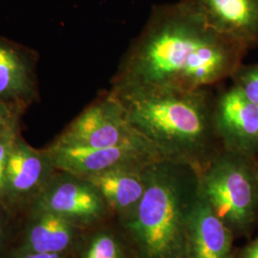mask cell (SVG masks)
Wrapping results in <instances>:
<instances>
[{"label": "cell", "mask_w": 258, "mask_h": 258, "mask_svg": "<svg viewBox=\"0 0 258 258\" xmlns=\"http://www.w3.org/2000/svg\"><path fill=\"white\" fill-rule=\"evenodd\" d=\"M248 48L223 37L178 1L155 5L111 81L114 91H194L231 79Z\"/></svg>", "instance_id": "obj_1"}, {"label": "cell", "mask_w": 258, "mask_h": 258, "mask_svg": "<svg viewBox=\"0 0 258 258\" xmlns=\"http://www.w3.org/2000/svg\"><path fill=\"white\" fill-rule=\"evenodd\" d=\"M109 91L124 107L132 126L163 158L200 170L223 149L213 126L212 88Z\"/></svg>", "instance_id": "obj_2"}, {"label": "cell", "mask_w": 258, "mask_h": 258, "mask_svg": "<svg viewBox=\"0 0 258 258\" xmlns=\"http://www.w3.org/2000/svg\"><path fill=\"white\" fill-rule=\"evenodd\" d=\"M146 189L124 215L138 258H186V233L199 198V169L161 158L145 168Z\"/></svg>", "instance_id": "obj_3"}, {"label": "cell", "mask_w": 258, "mask_h": 258, "mask_svg": "<svg viewBox=\"0 0 258 258\" xmlns=\"http://www.w3.org/2000/svg\"><path fill=\"white\" fill-rule=\"evenodd\" d=\"M256 160L222 149L199 170V194L234 236H246L258 219Z\"/></svg>", "instance_id": "obj_4"}, {"label": "cell", "mask_w": 258, "mask_h": 258, "mask_svg": "<svg viewBox=\"0 0 258 258\" xmlns=\"http://www.w3.org/2000/svg\"><path fill=\"white\" fill-rule=\"evenodd\" d=\"M146 141L148 140L129 122L120 101L107 91L90 103L54 143L70 147L104 148Z\"/></svg>", "instance_id": "obj_5"}, {"label": "cell", "mask_w": 258, "mask_h": 258, "mask_svg": "<svg viewBox=\"0 0 258 258\" xmlns=\"http://www.w3.org/2000/svg\"><path fill=\"white\" fill-rule=\"evenodd\" d=\"M44 152L56 171L83 178L118 167L143 168L163 158L148 141L104 148L70 147L53 143Z\"/></svg>", "instance_id": "obj_6"}, {"label": "cell", "mask_w": 258, "mask_h": 258, "mask_svg": "<svg viewBox=\"0 0 258 258\" xmlns=\"http://www.w3.org/2000/svg\"><path fill=\"white\" fill-rule=\"evenodd\" d=\"M213 126L223 149L257 159L258 107L234 85L215 96Z\"/></svg>", "instance_id": "obj_7"}, {"label": "cell", "mask_w": 258, "mask_h": 258, "mask_svg": "<svg viewBox=\"0 0 258 258\" xmlns=\"http://www.w3.org/2000/svg\"><path fill=\"white\" fill-rule=\"evenodd\" d=\"M57 172L39 190L38 209L63 216L76 224L100 219L106 204L98 189L85 178Z\"/></svg>", "instance_id": "obj_8"}, {"label": "cell", "mask_w": 258, "mask_h": 258, "mask_svg": "<svg viewBox=\"0 0 258 258\" xmlns=\"http://www.w3.org/2000/svg\"><path fill=\"white\" fill-rule=\"evenodd\" d=\"M206 26L247 47L258 44V0H180Z\"/></svg>", "instance_id": "obj_9"}, {"label": "cell", "mask_w": 258, "mask_h": 258, "mask_svg": "<svg viewBox=\"0 0 258 258\" xmlns=\"http://www.w3.org/2000/svg\"><path fill=\"white\" fill-rule=\"evenodd\" d=\"M37 96L32 56L21 47L0 37V102L24 111Z\"/></svg>", "instance_id": "obj_10"}, {"label": "cell", "mask_w": 258, "mask_h": 258, "mask_svg": "<svg viewBox=\"0 0 258 258\" xmlns=\"http://www.w3.org/2000/svg\"><path fill=\"white\" fill-rule=\"evenodd\" d=\"M234 234L199 194L186 233V258H231Z\"/></svg>", "instance_id": "obj_11"}, {"label": "cell", "mask_w": 258, "mask_h": 258, "mask_svg": "<svg viewBox=\"0 0 258 258\" xmlns=\"http://www.w3.org/2000/svg\"><path fill=\"white\" fill-rule=\"evenodd\" d=\"M56 171L44 150L30 147L19 135L10 151L6 195H24L41 189Z\"/></svg>", "instance_id": "obj_12"}, {"label": "cell", "mask_w": 258, "mask_h": 258, "mask_svg": "<svg viewBox=\"0 0 258 258\" xmlns=\"http://www.w3.org/2000/svg\"><path fill=\"white\" fill-rule=\"evenodd\" d=\"M146 167H118L85 179L98 189L106 205L125 215L137 206L144 195Z\"/></svg>", "instance_id": "obj_13"}, {"label": "cell", "mask_w": 258, "mask_h": 258, "mask_svg": "<svg viewBox=\"0 0 258 258\" xmlns=\"http://www.w3.org/2000/svg\"><path fill=\"white\" fill-rule=\"evenodd\" d=\"M76 225L63 216L38 209L26 234L23 251L62 253L73 243Z\"/></svg>", "instance_id": "obj_14"}, {"label": "cell", "mask_w": 258, "mask_h": 258, "mask_svg": "<svg viewBox=\"0 0 258 258\" xmlns=\"http://www.w3.org/2000/svg\"><path fill=\"white\" fill-rule=\"evenodd\" d=\"M82 258H124L120 241L109 232H100L90 240Z\"/></svg>", "instance_id": "obj_15"}, {"label": "cell", "mask_w": 258, "mask_h": 258, "mask_svg": "<svg viewBox=\"0 0 258 258\" xmlns=\"http://www.w3.org/2000/svg\"><path fill=\"white\" fill-rule=\"evenodd\" d=\"M231 80L232 85L258 107V63H242L232 74Z\"/></svg>", "instance_id": "obj_16"}, {"label": "cell", "mask_w": 258, "mask_h": 258, "mask_svg": "<svg viewBox=\"0 0 258 258\" xmlns=\"http://www.w3.org/2000/svg\"><path fill=\"white\" fill-rule=\"evenodd\" d=\"M19 135V124L10 129L0 141V198L6 196V168L10 151Z\"/></svg>", "instance_id": "obj_17"}, {"label": "cell", "mask_w": 258, "mask_h": 258, "mask_svg": "<svg viewBox=\"0 0 258 258\" xmlns=\"http://www.w3.org/2000/svg\"><path fill=\"white\" fill-rule=\"evenodd\" d=\"M23 110L0 102V141L10 129L19 124Z\"/></svg>", "instance_id": "obj_18"}, {"label": "cell", "mask_w": 258, "mask_h": 258, "mask_svg": "<svg viewBox=\"0 0 258 258\" xmlns=\"http://www.w3.org/2000/svg\"><path fill=\"white\" fill-rule=\"evenodd\" d=\"M238 258H258V236L243 249Z\"/></svg>", "instance_id": "obj_19"}, {"label": "cell", "mask_w": 258, "mask_h": 258, "mask_svg": "<svg viewBox=\"0 0 258 258\" xmlns=\"http://www.w3.org/2000/svg\"><path fill=\"white\" fill-rule=\"evenodd\" d=\"M19 258H63L62 253L56 252H34V251H23Z\"/></svg>", "instance_id": "obj_20"}, {"label": "cell", "mask_w": 258, "mask_h": 258, "mask_svg": "<svg viewBox=\"0 0 258 258\" xmlns=\"http://www.w3.org/2000/svg\"><path fill=\"white\" fill-rule=\"evenodd\" d=\"M256 190H257L258 199V162L256 163Z\"/></svg>", "instance_id": "obj_21"}, {"label": "cell", "mask_w": 258, "mask_h": 258, "mask_svg": "<svg viewBox=\"0 0 258 258\" xmlns=\"http://www.w3.org/2000/svg\"><path fill=\"white\" fill-rule=\"evenodd\" d=\"M1 237H2V226L0 224V239H1Z\"/></svg>", "instance_id": "obj_22"}]
</instances>
